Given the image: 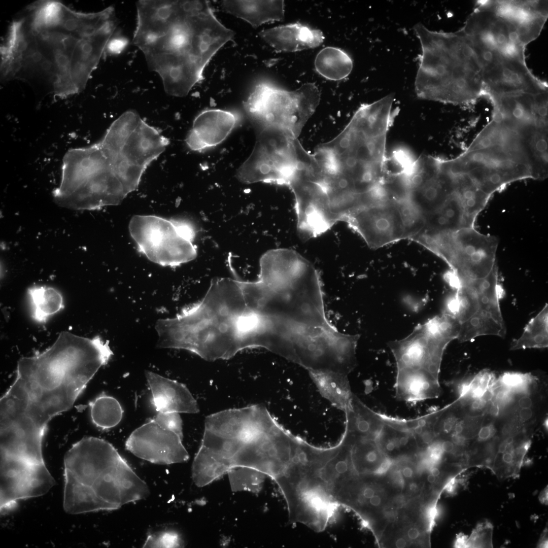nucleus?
<instances>
[{
	"label": "nucleus",
	"mask_w": 548,
	"mask_h": 548,
	"mask_svg": "<svg viewBox=\"0 0 548 548\" xmlns=\"http://www.w3.org/2000/svg\"><path fill=\"white\" fill-rule=\"evenodd\" d=\"M115 10L78 12L35 2L11 22L1 47L3 80L44 87L60 98L82 91L117 27Z\"/></svg>",
	"instance_id": "f257e3e1"
},
{
	"label": "nucleus",
	"mask_w": 548,
	"mask_h": 548,
	"mask_svg": "<svg viewBox=\"0 0 548 548\" xmlns=\"http://www.w3.org/2000/svg\"><path fill=\"white\" fill-rule=\"evenodd\" d=\"M113 353L99 336L62 331L42 352L21 358L0 399L1 443L42 449L48 424L70 409Z\"/></svg>",
	"instance_id": "f03ea898"
},
{
	"label": "nucleus",
	"mask_w": 548,
	"mask_h": 548,
	"mask_svg": "<svg viewBox=\"0 0 548 548\" xmlns=\"http://www.w3.org/2000/svg\"><path fill=\"white\" fill-rule=\"evenodd\" d=\"M133 42L165 91L187 95L212 58L234 33L216 17L208 1H139Z\"/></svg>",
	"instance_id": "7ed1b4c3"
},
{
	"label": "nucleus",
	"mask_w": 548,
	"mask_h": 548,
	"mask_svg": "<svg viewBox=\"0 0 548 548\" xmlns=\"http://www.w3.org/2000/svg\"><path fill=\"white\" fill-rule=\"evenodd\" d=\"M63 508L70 514L113 510L147 497V484L108 441L85 437L64 457Z\"/></svg>",
	"instance_id": "20e7f679"
},
{
	"label": "nucleus",
	"mask_w": 548,
	"mask_h": 548,
	"mask_svg": "<svg viewBox=\"0 0 548 548\" xmlns=\"http://www.w3.org/2000/svg\"><path fill=\"white\" fill-rule=\"evenodd\" d=\"M252 307L279 349H306L334 328L326 316L321 279L313 265L300 266L265 286Z\"/></svg>",
	"instance_id": "39448f33"
},
{
	"label": "nucleus",
	"mask_w": 548,
	"mask_h": 548,
	"mask_svg": "<svg viewBox=\"0 0 548 548\" xmlns=\"http://www.w3.org/2000/svg\"><path fill=\"white\" fill-rule=\"evenodd\" d=\"M142 177L139 164L126 148L100 139L67 151L60 183L53 196L67 208L99 209L121 203L138 188Z\"/></svg>",
	"instance_id": "423d86ee"
},
{
	"label": "nucleus",
	"mask_w": 548,
	"mask_h": 548,
	"mask_svg": "<svg viewBox=\"0 0 548 548\" xmlns=\"http://www.w3.org/2000/svg\"><path fill=\"white\" fill-rule=\"evenodd\" d=\"M421 54L415 81L420 98L456 105L473 104L482 96V71L467 39L454 32L414 26Z\"/></svg>",
	"instance_id": "0eeeda50"
},
{
	"label": "nucleus",
	"mask_w": 548,
	"mask_h": 548,
	"mask_svg": "<svg viewBox=\"0 0 548 548\" xmlns=\"http://www.w3.org/2000/svg\"><path fill=\"white\" fill-rule=\"evenodd\" d=\"M460 323L444 311L418 325L406 337L390 341L388 346L396 364V398L416 402L437 398L441 363L449 343L457 338Z\"/></svg>",
	"instance_id": "6e6552de"
},
{
	"label": "nucleus",
	"mask_w": 548,
	"mask_h": 548,
	"mask_svg": "<svg viewBox=\"0 0 548 548\" xmlns=\"http://www.w3.org/2000/svg\"><path fill=\"white\" fill-rule=\"evenodd\" d=\"M312 168L328 193L342 201L361 203L387 174L386 153L375 145L336 136L319 145Z\"/></svg>",
	"instance_id": "1a4fd4ad"
},
{
	"label": "nucleus",
	"mask_w": 548,
	"mask_h": 548,
	"mask_svg": "<svg viewBox=\"0 0 548 548\" xmlns=\"http://www.w3.org/2000/svg\"><path fill=\"white\" fill-rule=\"evenodd\" d=\"M320 97L319 89L312 83H305L293 91L261 83L256 86L243 106L261 128L279 127L298 138L316 111Z\"/></svg>",
	"instance_id": "9d476101"
},
{
	"label": "nucleus",
	"mask_w": 548,
	"mask_h": 548,
	"mask_svg": "<svg viewBox=\"0 0 548 548\" xmlns=\"http://www.w3.org/2000/svg\"><path fill=\"white\" fill-rule=\"evenodd\" d=\"M128 230L140 252L156 264L177 266L197 256L195 228L185 220L136 215Z\"/></svg>",
	"instance_id": "9b49d317"
},
{
	"label": "nucleus",
	"mask_w": 548,
	"mask_h": 548,
	"mask_svg": "<svg viewBox=\"0 0 548 548\" xmlns=\"http://www.w3.org/2000/svg\"><path fill=\"white\" fill-rule=\"evenodd\" d=\"M420 244L443 260L451 268L453 284L487 276L496 265L497 237L474 227L454 232L423 236Z\"/></svg>",
	"instance_id": "f8f14e48"
},
{
	"label": "nucleus",
	"mask_w": 548,
	"mask_h": 548,
	"mask_svg": "<svg viewBox=\"0 0 548 548\" xmlns=\"http://www.w3.org/2000/svg\"><path fill=\"white\" fill-rule=\"evenodd\" d=\"M303 147L288 131L276 127H261L253 149L239 167L242 182H264L288 185L296 170Z\"/></svg>",
	"instance_id": "ddd939ff"
},
{
	"label": "nucleus",
	"mask_w": 548,
	"mask_h": 548,
	"mask_svg": "<svg viewBox=\"0 0 548 548\" xmlns=\"http://www.w3.org/2000/svg\"><path fill=\"white\" fill-rule=\"evenodd\" d=\"M190 332L198 356L210 361L236 353L229 325L223 278H215L203 297L193 305Z\"/></svg>",
	"instance_id": "4468645a"
},
{
	"label": "nucleus",
	"mask_w": 548,
	"mask_h": 548,
	"mask_svg": "<svg viewBox=\"0 0 548 548\" xmlns=\"http://www.w3.org/2000/svg\"><path fill=\"white\" fill-rule=\"evenodd\" d=\"M443 165L452 176L467 175L480 189L491 196L511 183L534 179L530 164L498 147L465 150L454 158L443 159Z\"/></svg>",
	"instance_id": "2eb2a0df"
},
{
	"label": "nucleus",
	"mask_w": 548,
	"mask_h": 548,
	"mask_svg": "<svg viewBox=\"0 0 548 548\" xmlns=\"http://www.w3.org/2000/svg\"><path fill=\"white\" fill-rule=\"evenodd\" d=\"M476 4L460 29L472 46L494 52L504 58L525 60V47L512 41L510 24L495 12L490 1H478Z\"/></svg>",
	"instance_id": "dca6fc26"
},
{
	"label": "nucleus",
	"mask_w": 548,
	"mask_h": 548,
	"mask_svg": "<svg viewBox=\"0 0 548 548\" xmlns=\"http://www.w3.org/2000/svg\"><path fill=\"white\" fill-rule=\"evenodd\" d=\"M343 221L372 249L406 238L396 201H386L358 208L349 214Z\"/></svg>",
	"instance_id": "f3484780"
},
{
	"label": "nucleus",
	"mask_w": 548,
	"mask_h": 548,
	"mask_svg": "<svg viewBox=\"0 0 548 548\" xmlns=\"http://www.w3.org/2000/svg\"><path fill=\"white\" fill-rule=\"evenodd\" d=\"M125 448L137 457L157 464L182 463L189 457L183 443V431L164 427L152 418L130 434Z\"/></svg>",
	"instance_id": "a211bd4d"
},
{
	"label": "nucleus",
	"mask_w": 548,
	"mask_h": 548,
	"mask_svg": "<svg viewBox=\"0 0 548 548\" xmlns=\"http://www.w3.org/2000/svg\"><path fill=\"white\" fill-rule=\"evenodd\" d=\"M467 280L477 293L478 309L471 318L460 324L457 339L464 342L486 335L504 337L506 328L499 304L502 289L496 265L487 276Z\"/></svg>",
	"instance_id": "6ab92c4d"
},
{
	"label": "nucleus",
	"mask_w": 548,
	"mask_h": 548,
	"mask_svg": "<svg viewBox=\"0 0 548 548\" xmlns=\"http://www.w3.org/2000/svg\"><path fill=\"white\" fill-rule=\"evenodd\" d=\"M482 96L488 98L525 93L533 95L547 91L546 85L537 79L527 66L526 61L501 58L482 71Z\"/></svg>",
	"instance_id": "aec40b11"
},
{
	"label": "nucleus",
	"mask_w": 548,
	"mask_h": 548,
	"mask_svg": "<svg viewBox=\"0 0 548 548\" xmlns=\"http://www.w3.org/2000/svg\"><path fill=\"white\" fill-rule=\"evenodd\" d=\"M238 115L220 109L205 110L194 118L185 142L188 148L201 152L223 142L238 124Z\"/></svg>",
	"instance_id": "412c9836"
},
{
	"label": "nucleus",
	"mask_w": 548,
	"mask_h": 548,
	"mask_svg": "<svg viewBox=\"0 0 548 548\" xmlns=\"http://www.w3.org/2000/svg\"><path fill=\"white\" fill-rule=\"evenodd\" d=\"M145 376L157 413L199 412L197 401L184 384L151 371H146Z\"/></svg>",
	"instance_id": "4be33fe9"
},
{
	"label": "nucleus",
	"mask_w": 548,
	"mask_h": 548,
	"mask_svg": "<svg viewBox=\"0 0 548 548\" xmlns=\"http://www.w3.org/2000/svg\"><path fill=\"white\" fill-rule=\"evenodd\" d=\"M536 95L520 93L489 98L493 106L492 118L518 131L530 126H547L537 115Z\"/></svg>",
	"instance_id": "5701e85b"
},
{
	"label": "nucleus",
	"mask_w": 548,
	"mask_h": 548,
	"mask_svg": "<svg viewBox=\"0 0 548 548\" xmlns=\"http://www.w3.org/2000/svg\"><path fill=\"white\" fill-rule=\"evenodd\" d=\"M259 36L276 50L288 52L316 48L324 39L321 30L300 23L263 30L260 32Z\"/></svg>",
	"instance_id": "b1692460"
},
{
	"label": "nucleus",
	"mask_w": 548,
	"mask_h": 548,
	"mask_svg": "<svg viewBox=\"0 0 548 548\" xmlns=\"http://www.w3.org/2000/svg\"><path fill=\"white\" fill-rule=\"evenodd\" d=\"M531 444L523 433L498 439L490 470L500 480L517 477Z\"/></svg>",
	"instance_id": "393cba45"
},
{
	"label": "nucleus",
	"mask_w": 548,
	"mask_h": 548,
	"mask_svg": "<svg viewBox=\"0 0 548 548\" xmlns=\"http://www.w3.org/2000/svg\"><path fill=\"white\" fill-rule=\"evenodd\" d=\"M220 4L224 11L255 27L284 17L283 1H221Z\"/></svg>",
	"instance_id": "a878e982"
},
{
	"label": "nucleus",
	"mask_w": 548,
	"mask_h": 548,
	"mask_svg": "<svg viewBox=\"0 0 548 548\" xmlns=\"http://www.w3.org/2000/svg\"><path fill=\"white\" fill-rule=\"evenodd\" d=\"M424 227L418 234H446L468 227L461 203L455 191L440 208L424 215Z\"/></svg>",
	"instance_id": "bb28decb"
},
{
	"label": "nucleus",
	"mask_w": 548,
	"mask_h": 548,
	"mask_svg": "<svg viewBox=\"0 0 548 548\" xmlns=\"http://www.w3.org/2000/svg\"><path fill=\"white\" fill-rule=\"evenodd\" d=\"M492 146L505 147L528 155L520 133L502 121L493 118L477 134L466 150H477Z\"/></svg>",
	"instance_id": "cd10ccee"
},
{
	"label": "nucleus",
	"mask_w": 548,
	"mask_h": 548,
	"mask_svg": "<svg viewBox=\"0 0 548 548\" xmlns=\"http://www.w3.org/2000/svg\"><path fill=\"white\" fill-rule=\"evenodd\" d=\"M321 394L344 412L349 407L354 393L348 376L331 372L309 373Z\"/></svg>",
	"instance_id": "c85d7f7f"
},
{
	"label": "nucleus",
	"mask_w": 548,
	"mask_h": 548,
	"mask_svg": "<svg viewBox=\"0 0 548 548\" xmlns=\"http://www.w3.org/2000/svg\"><path fill=\"white\" fill-rule=\"evenodd\" d=\"M450 176L454 180L455 192L461 203L467 225L474 227L476 217L491 196L480 189L466 175Z\"/></svg>",
	"instance_id": "c756f323"
},
{
	"label": "nucleus",
	"mask_w": 548,
	"mask_h": 548,
	"mask_svg": "<svg viewBox=\"0 0 548 548\" xmlns=\"http://www.w3.org/2000/svg\"><path fill=\"white\" fill-rule=\"evenodd\" d=\"M27 294L31 317L38 323H46L49 317L64 307L61 293L52 287L34 285L28 288Z\"/></svg>",
	"instance_id": "7c9ffc66"
},
{
	"label": "nucleus",
	"mask_w": 548,
	"mask_h": 548,
	"mask_svg": "<svg viewBox=\"0 0 548 548\" xmlns=\"http://www.w3.org/2000/svg\"><path fill=\"white\" fill-rule=\"evenodd\" d=\"M315 66L317 72L326 79L337 81L346 78L351 73L353 62L342 50L327 47L317 55Z\"/></svg>",
	"instance_id": "2f4dec72"
},
{
	"label": "nucleus",
	"mask_w": 548,
	"mask_h": 548,
	"mask_svg": "<svg viewBox=\"0 0 548 548\" xmlns=\"http://www.w3.org/2000/svg\"><path fill=\"white\" fill-rule=\"evenodd\" d=\"M548 346V305L532 318L525 326L522 335L513 340L510 349L544 348Z\"/></svg>",
	"instance_id": "473e14b6"
},
{
	"label": "nucleus",
	"mask_w": 548,
	"mask_h": 548,
	"mask_svg": "<svg viewBox=\"0 0 548 548\" xmlns=\"http://www.w3.org/2000/svg\"><path fill=\"white\" fill-rule=\"evenodd\" d=\"M92 423L102 429L117 426L121 421L123 410L114 397L102 393L89 404Z\"/></svg>",
	"instance_id": "72a5a7b5"
},
{
	"label": "nucleus",
	"mask_w": 548,
	"mask_h": 548,
	"mask_svg": "<svg viewBox=\"0 0 548 548\" xmlns=\"http://www.w3.org/2000/svg\"><path fill=\"white\" fill-rule=\"evenodd\" d=\"M227 473L231 490L234 492L257 493L266 476L255 469L246 467L232 468Z\"/></svg>",
	"instance_id": "f704fd0d"
},
{
	"label": "nucleus",
	"mask_w": 548,
	"mask_h": 548,
	"mask_svg": "<svg viewBox=\"0 0 548 548\" xmlns=\"http://www.w3.org/2000/svg\"><path fill=\"white\" fill-rule=\"evenodd\" d=\"M493 526L486 521L478 523L469 536L460 533L455 542L456 547H492Z\"/></svg>",
	"instance_id": "c9c22d12"
},
{
	"label": "nucleus",
	"mask_w": 548,
	"mask_h": 548,
	"mask_svg": "<svg viewBox=\"0 0 548 548\" xmlns=\"http://www.w3.org/2000/svg\"><path fill=\"white\" fill-rule=\"evenodd\" d=\"M406 238L411 239L424 227V215L407 199L398 202Z\"/></svg>",
	"instance_id": "e433bc0d"
},
{
	"label": "nucleus",
	"mask_w": 548,
	"mask_h": 548,
	"mask_svg": "<svg viewBox=\"0 0 548 548\" xmlns=\"http://www.w3.org/2000/svg\"><path fill=\"white\" fill-rule=\"evenodd\" d=\"M183 541L175 530L165 529L148 534L143 547H180Z\"/></svg>",
	"instance_id": "4c0bfd02"
},
{
	"label": "nucleus",
	"mask_w": 548,
	"mask_h": 548,
	"mask_svg": "<svg viewBox=\"0 0 548 548\" xmlns=\"http://www.w3.org/2000/svg\"><path fill=\"white\" fill-rule=\"evenodd\" d=\"M425 530L421 528L417 524H412L405 526L402 529V534L409 541L411 545L415 544L418 546H423L425 539Z\"/></svg>",
	"instance_id": "58836bf2"
},
{
	"label": "nucleus",
	"mask_w": 548,
	"mask_h": 548,
	"mask_svg": "<svg viewBox=\"0 0 548 548\" xmlns=\"http://www.w3.org/2000/svg\"><path fill=\"white\" fill-rule=\"evenodd\" d=\"M127 44L128 41L124 37L113 36L108 44L106 52L112 55L119 54L125 49Z\"/></svg>",
	"instance_id": "ea45409f"
},
{
	"label": "nucleus",
	"mask_w": 548,
	"mask_h": 548,
	"mask_svg": "<svg viewBox=\"0 0 548 548\" xmlns=\"http://www.w3.org/2000/svg\"><path fill=\"white\" fill-rule=\"evenodd\" d=\"M407 482L406 484H405L404 487V488L405 489V493L404 495L408 499L419 496L423 489L422 483L418 481L415 480V478Z\"/></svg>",
	"instance_id": "a19ab883"
},
{
	"label": "nucleus",
	"mask_w": 548,
	"mask_h": 548,
	"mask_svg": "<svg viewBox=\"0 0 548 548\" xmlns=\"http://www.w3.org/2000/svg\"><path fill=\"white\" fill-rule=\"evenodd\" d=\"M496 433V429L492 423L482 426L478 430L477 439L480 442H485L493 438Z\"/></svg>",
	"instance_id": "79ce46f5"
},
{
	"label": "nucleus",
	"mask_w": 548,
	"mask_h": 548,
	"mask_svg": "<svg viewBox=\"0 0 548 548\" xmlns=\"http://www.w3.org/2000/svg\"><path fill=\"white\" fill-rule=\"evenodd\" d=\"M519 396L517 401L516 408H532L534 407V401L530 397L531 395H515Z\"/></svg>",
	"instance_id": "37998d69"
},
{
	"label": "nucleus",
	"mask_w": 548,
	"mask_h": 548,
	"mask_svg": "<svg viewBox=\"0 0 548 548\" xmlns=\"http://www.w3.org/2000/svg\"><path fill=\"white\" fill-rule=\"evenodd\" d=\"M393 545L395 547L397 548H404L411 546V544L407 538L402 534H399L398 536L395 537L393 542Z\"/></svg>",
	"instance_id": "c03bdc74"
},
{
	"label": "nucleus",
	"mask_w": 548,
	"mask_h": 548,
	"mask_svg": "<svg viewBox=\"0 0 548 548\" xmlns=\"http://www.w3.org/2000/svg\"><path fill=\"white\" fill-rule=\"evenodd\" d=\"M539 547H547V530H544L541 535V537L539 541L538 544Z\"/></svg>",
	"instance_id": "a18cd8bd"
},
{
	"label": "nucleus",
	"mask_w": 548,
	"mask_h": 548,
	"mask_svg": "<svg viewBox=\"0 0 548 548\" xmlns=\"http://www.w3.org/2000/svg\"><path fill=\"white\" fill-rule=\"evenodd\" d=\"M539 499L541 503L544 504H547V488L544 489L540 493L539 496Z\"/></svg>",
	"instance_id": "49530a36"
},
{
	"label": "nucleus",
	"mask_w": 548,
	"mask_h": 548,
	"mask_svg": "<svg viewBox=\"0 0 548 548\" xmlns=\"http://www.w3.org/2000/svg\"><path fill=\"white\" fill-rule=\"evenodd\" d=\"M544 427L545 428H546V430H547V418L546 419V420L544 422Z\"/></svg>",
	"instance_id": "de8ad7c7"
}]
</instances>
